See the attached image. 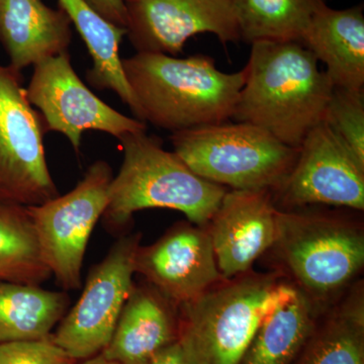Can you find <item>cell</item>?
<instances>
[{
  "label": "cell",
  "instance_id": "1",
  "mask_svg": "<svg viewBox=\"0 0 364 364\" xmlns=\"http://www.w3.org/2000/svg\"><path fill=\"white\" fill-rule=\"evenodd\" d=\"M251 49L233 119L259 127L289 147L324 122L331 80L298 42H257Z\"/></svg>",
  "mask_w": 364,
  "mask_h": 364
},
{
  "label": "cell",
  "instance_id": "2",
  "mask_svg": "<svg viewBox=\"0 0 364 364\" xmlns=\"http://www.w3.org/2000/svg\"><path fill=\"white\" fill-rule=\"evenodd\" d=\"M140 119L171 133L226 123L233 119L245 71L226 73L215 60L196 54L176 58L136 52L123 59Z\"/></svg>",
  "mask_w": 364,
  "mask_h": 364
},
{
  "label": "cell",
  "instance_id": "3",
  "mask_svg": "<svg viewBox=\"0 0 364 364\" xmlns=\"http://www.w3.org/2000/svg\"><path fill=\"white\" fill-rule=\"evenodd\" d=\"M272 248L279 272L321 311L338 301L364 267L359 220L318 205L277 208Z\"/></svg>",
  "mask_w": 364,
  "mask_h": 364
},
{
  "label": "cell",
  "instance_id": "4",
  "mask_svg": "<svg viewBox=\"0 0 364 364\" xmlns=\"http://www.w3.org/2000/svg\"><path fill=\"white\" fill-rule=\"evenodd\" d=\"M123 163L109 188L102 220L111 233H122L139 210L163 208L183 213L188 222L205 227L228 188L196 174L176 152L163 149L146 132L119 139Z\"/></svg>",
  "mask_w": 364,
  "mask_h": 364
},
{
  "label": "cell",
  "instance_id": "5",
  "mask_svg": "<svg viewBox=\"0 0 364 364\" xmlns=\"http://www.w3.org/2000/svg\"><path fill=\"white\" fill-rule=\"evenodd\" d=\"M293 289L275 270H251L178 306V343L186 364H240L261 321Z\"/></svg>",
  "mask_w": 364,
  "mask_h": 364
},
{
  "label": "cell",
  "instance_id": "6",
  "mask_svg": "<svg viewBox=\"0 0 364 364\" xmlns=\"http://www.w3.org/2000/svg\"><path fill=\"white\" fill-rule=\"evenodd\" d=\"M170 139L196 174L236 191H275L293 169L299 149L241 122L176 132Z\"/></svg>",
  "mask_w": 364,
  "mask_h": 364
},
{
  "label": "cell",
  "instance_id": "7",
  "mask_svg": "<svg viewBox=\"0 0 364 364\" xmlns=\"http://www.w3.org/2000/svg\"><path fill=\"white\" fill-rule=\"evenodd\" d=\"M112 177L109 163L97 160L66 195L26 207L46 264L65 291L81 287L86 247L107 208Z\"/></svg>",
  "mask_w": 364,
  "mask_h": 364
},
{
  "label": "cell",
  "instance_id": "8",
  "mask_svg": "<svg viewBox=\"0 0 364 364\" xmlns=\"http://www.w3.org/2000/svg\"><path fill=\"white\" fill-rule=\"evenodd\" d=\"M58 196L39 114L26 97L20 72L0 65V202L32 207Z\"/></svg>",
  "mask_w": 364,
  "mask_h": 364
},
{
  "label": "cell",
  "instance_id": "9",
  "mask_svg": "<svg viewBox=\"0 0 364 364\" xmlns=\"http://www.w3.org/2000/svg\"><path fill=\"white\" fill-rule=\"evenodd\" d=\"M141 239V233L119 237L104 259L91 268L77 303L51 335L73 360L98 355L111 341L135 284V257Z\"/></svg>",
  "mask_w": 364,
  "mask_h": 364
},
{
  "label": "cell",
  "instance_id": "10",
  "mask_svg": "<svg viewBox=\"0 0 364 364\" xmlns=\"http://www.w3.org/2000/svg\"><path fill=\"white\" fill-rule=\"evenodd\" d=\"M272 195L277 208L333 205L363 212L364 162L323 122L306 135L293 169Z\"/></svg>",
  "mask_w": 364,
  "mask_h": 364
},
{
  "label": "cell",
  "instance_id": "11",
  "mask_svg": "<svg viewBox=\"0 0 364 364\" xmlns=\"http://www.w3.org/2000/svg\"><path fill=\"white\" fill-rule=\"evenodd\" d=\"M26 93L31 105L40 109L48 130L63 134L77 152L86 131L104 132L117 139L147 131L145 122L124 116L97 97L79 78L68 52L33 66Z\"/></svg>",
  "mask_w": 364,
  "mask_h": 364
},
{
  "label": "cell",
  "instance_id": "12",
  "mask_svg": "<svg viewBox=\"0 0 364 364\" xmlns=\"http://www.w3.org/2000/svg\"><path fill=\"white\" fill-rule=\"evenodd\" d=\"M135 272L177 308L224 280L207 228L179 222L149 246H139Z\"/></svg>",
  "mask_w": 364,
  "mask_h": 364
},
{
  "label": "cell",
  "instance_id": "13",
  "mask_svg": "<svg viewBox=\"0 0 364 364\" xmlns=\"http://www.w3.org/2000/svg\"><path fill=\"white\" fill-rule=\"evenodd\" d=\"M127 36L136 52L178 54L198 33L240 42L233 0H139L127 4Z\"/></svg>",
  "mask_w": 364,
  "mask_h": 364
},
{
  "label": "cell",
  "instance_id": "14",
  "mask_svg": "<svg viewBox=\"0 0 364 364\" xmlns=\"http://www.w3.org/2000/svg\"><path fill=\"white\" fill-rule=\"evenodd\" d=\"M272 191H228L207 226L218 268L225 279L252 270L277 234Z\"/></svg>",
  "mask_w": 364,
  "mask_h": 364
},
{
  "label": "cell",
  "instance_id": "15",
  "mask_svg": "<svg viewBox=\"0 0 364 364\" xmlns=\"http://www.w3.org/2000/svg\"><path fill=\"white\" fill-rule=\"evenodd\" d=\"M178 308L147 282L134 284L109 343L102 352L117 364H145L178 342Z\"/></svg>",
  "mask_w": 364,
  "mask_h": 364
},
{
  "label": "cell",
  "instance_id": "16",
  "mask_svg": "<svg viewBox=\"0 0 364 364\" xmlns=\"http://www.w3.org/2000/svg\"><path fill=\"white\" fill-rule=\"evenodd\" d=\"M71 37V21L61 9L42 0H0V42L13 70L68 52Z\"/></svg>",
  "mask_w": 364,
  "mask_h": 364
},
{
  "label": "cell",
  "instance_id": "17",
  "mask_svg": "<svg viewBox=\"0 0 364 364\" xmlns=\"http://www.w3.org/2000/svg\"><path fill=\"white\" fill-rule=\"evenodd\" d=\"M301 44L325 64L333 85L363 90V4L341 11L325 6L314 16Z\"/></svg>",
  "mask_w": 364,
  "mask_h": 364
},
{
  "label": "cell",
  "instance_id": "18",
  "mask_svg": "<svg viewBox=\"0 0 364 364\" xmlns=\"http://www.w3.org/2000/svg\"><path fill=\"white\" fill-rule=\"evenodd\" d=\"M294 364H364L363 280L321 314Z\"/></svg>",
  "mask_w": 364,
  "mask_h": 364
},
{
  "label": "cell",
  "instance_id": "19",
  "mask_svg": "<svg viewBox=\"0 0 364 364\" xmlns=\"http://www.w3.org/2000/svg\"><path fill=\"white\" fill-rule=\"evenodd\" d=\"M322 312L294 286L261 321L240 364H294Z\"/></svg>",
  "mask_w": 364,
  "mask_h": 364
},
{
  "label": "cell",
  "instance_id": "20",
  "mask_svg": "<svg viewBox=\"0 0 364 364\" xmlns=\"http://www.w3.org/2000/svg\"><path fill=\"white\" fill-rule=\"evenodd\" d=\"M58 4L90 52L92 68L87 77L91 85L100 90L114 91L141 121L140 109L124 76L123 59L119 55L127 28L107 21L85 0H58Z\"/></svg>",
  "mask_w": 364,
  "mask_h": 364
},
{
  "label": "cell",
  "instance_id": "21",
  "mask_svg": "<svg viewBox=\"0 0 364 364\" xmlns=\"http://www.w3.org/2000/svg\"><path fill=\"white\" fill-rule=\"evenodd\" d=\"M69 305L65 291L0 282V344L48 338Z\"/></svg>",
  "mask_w": 364,
  "mask_h": 364
},
{
  "label": "cell",
  "instance_id": "22",
  "mask_svg": "<svg viewBox=\"0 0 364 364\" xmlns=\"http://www.w3.org/2000/svg\"><path fill=\"white\" fill-rule=\"evenodd\" d=\"M240 40L301 43L326 0H233Z\"/></svg>",
  "mask_w": 364,
  "mask_h": 364
},
{
  "label": "cell",
  "instance_id": "23",
  "mask_svg": "<svg viewBox=\"0 0 364 364\" xmlns=\"http://www.w3.org/2000/svg\"><path fill=\"white\" fill-rule=\"evenodd\" d=\"M51 277L26 207L0 202V282L41 286Z\"/></svg>",
  "mask_w": 364,
  "mask_h": 364
},
{
  "label": "cell",
  "instance_id": "24",
  "mask_svg": "<svg viewBox=\"0 0 364 364\" xmlns=\"http://www.w3.org/2000/svg\"><path fill=\"white\" fill-rule=\"evenodd\" d=\"M324 123L364 162V90L334 86Z\"/></svg>",
  "mask_w": 364,
  "mask_h": 364
},
{
  "label": "cell",
  "instance_id": "25",
  "mask_svg": "<svg viewBox=\"0 0 364 364\" xmlns=\"http://www.w3.org/2000/svg\"><path fill=\"white\" fill-rule=\"evenodd\" d=\"M74 361L51 336L0 344V364H71Z\"/></svg>",
  "mask_w": 364,
  "mask_h": 364
},
{
  "label": "cell",
  "instance_id": "26",
  "mask_svg": "<svg viewBox=\"0 0 364 364\" xmlns=\"http://www.w3.org/2000/svg\"><path fill=\"white\" fill-rule=\"evenodd\" d=\"M91 7L114 25L127 28L128 7L124 0H85Z\"/></svg>",
  "mask_w": 364,
  "mask_h": 364
},
{
  "label": "cell",
  "instance_id": "27",
  "mask_svg": "<svg viewBox=\"0 0 364 364\" xmlns=\"http://www.w3.org/2000/svg\"><path fill=\"white\" fill-rule=\"evenodd\" d=\"M145 364H186L178 342L158 352Z\"/></svg>",
  "mask_w": 364,
  "mask_h": 364
},
{
  "label": "cell",
  "instance_id": "28",
  "mask_svg": "<svg viewBox=\"0 0 364 364\" xmlns=\"http://www.w3.org/2000/svg\"><path fill=\"white\" fill-rule=\"evenodd\" d=\"M71 364H117L112 363V361L107 360L105 359L102 354H98L97 356H93V358L85 359V360L81 361V363H72Z\"/></svg>",
  "mask_w": 364,
  "mask_h": 364
},
{
  "label": "cell",
  "instance_id": "29",
  "mask_svg": "<svg viewBox=\"0 0 364 364\" xmlns=\"http://www.w3.org/2000/svg\"><path fill=\"white\" fill-rule=\"evenodd\" d=\"M135 1H139V0H124V2H126V4H130V2H135Z\"/></svg>",
  "mask_w": 364,
  "mask_h": 364
}]
</instances>
